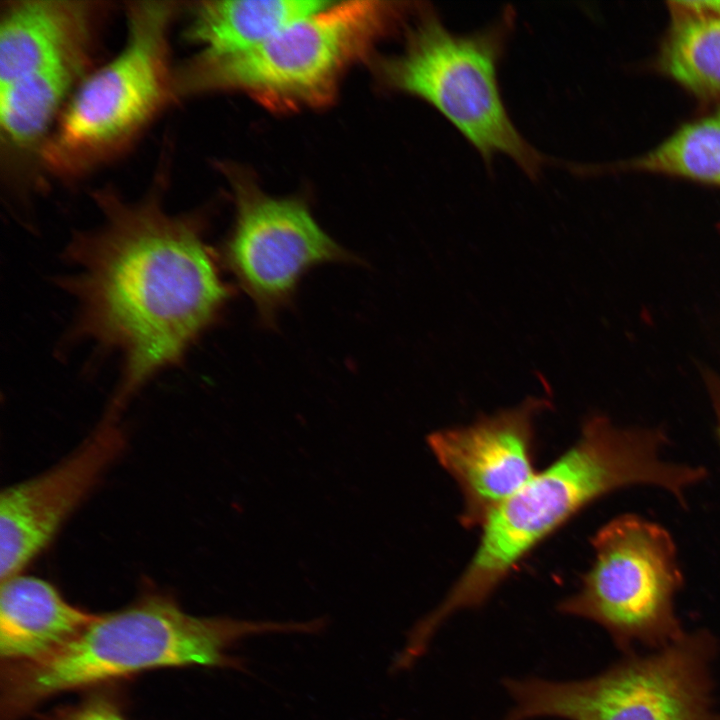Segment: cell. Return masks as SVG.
<instances>
[{"label": "cell", "mask_w": 720, "mask_h": 720, "mask_svg": "<svg viewBox=\"0 0 720 720\" xmlns=\"http://www.w3.org/2000/svg\"><path fill=\"white\" fill-rule=\"evenodd\" d=\"M117 416L106 414L70 456L0 495V576L23 569L51 542L124 448Z\"/></svg>", "instance_id": "obj_11"}, {"label": "cell", "mask_w": 720, "mask_h": 720, "mask_svg": "<svg viewBox=\"0 0 720 720\" xmlns=\"http://www.w3.org/2000/svg\"><path fill=\"white\" fill-rule=\"evenodd\" d=\"M97 615L69 604L48 581L22 573L1 580L0 653L17 664L40 660Z\"/></svg>", "instance_id": "obj_14"}, {"label": "cell", "mask_w": 720, "mask_h": 720, "mask_svg": "<svg viewBox=\"0 0 720 720\" xmlns=\"http://www.w3.org/2000/svg\"><path fill=\"white\" fill-rule=\"evenodd\" d=\"M706 383L715 413L716 435L720 444V379L710 375L706 377Z\"/></svg>", "instance_id": "obj_19"}, {"label": "cell", "mask_w": 720, "mask_h": 720, "mask_svg": "<svg viewBox=\"0 0 720 720\" xmlns=\"http://www.w3.org/2000/svg\"><path fill=\"white\" fill-rule=\"evenodd\" d=\"M330 1L229 0L200 1L190 8L185 35L198 54L231 56L251 50Z\"/></svg>", "instance_id": "obj_15"}, {"label": "cell", "mask_w": 720, "mask_h": 720, "mask_svg": "<svg viewBox=\"0 0 720 720\" xmlns=\"http://www.w3.org/2000/svg\"><path fill=\"white\" fill-rule=\"evenodd\" d=\"M108 3L9 0L0 15V84L74 61L92 62Z\"/></svg>", "instance_id": "obj_12"}, {"label": "cell", "mask_w": 720, "mask_h": 720, "mask_svg": "<svg viewBox=\"0 0 720 720\" xmlns=\"http://www.w3.org/2000/svg\"><path fill=\"white\" fill-rule=\"evenodd\" d=\"M668 438L655 428L586 420L576 443L503 502L482 525L478 548L443 601L413 628L429 645L453 614L483 604L538 544L593 501L633 485L659 487L685 505L707 475L701 466L664 459Z\"/></svg>", "instance_id": "obj_2"}, {"label": "cell", "mask_w": 720, "mask_h": 720, "mask_svg": "<svg viewBox=\"0 0 720 720\" xmlns=\"http://www.w3.org/2000/svg\"><path fill=\"white\" fill-rule=\"evenodd\" d=\"M102 223L65 250L62 287L78 305L76 331L119 352L122 377L109 410L159 371L179 364L232 296L199 220L168 213L158 193L130 202L96 191Z\"/></svg>", "instance_id": "obj_1"}, {"label": "cell", "mask_w": 720, "mask_h": 720, "mask_svg": "<svg viewBox=\"0 0 720 720\" xmlns=\"http://www.w3.org/2000/svg\"><path fill=\"white\" fill-rule=\"evenodd\" d=\"M704 634L682 635L654 654L630 657L585 680H509L505 720H716Z\"/></svg>", "instance_id": "obj_7"}, {"label": "cell", "mask_w": 720, "mask_h": 720, "mask_svg": "<svg viewBox=\"0 0 720 720\" xmlns=\"http://www.w3.org/2000/svg\"><path fill=\"white\" fill-rule=\"evenodd\" d=\"M664 45L663 70L687 89L720 96V16L677 10Z\"/></svg>", "instance_id": "obj_16"}, {"label": "cell", "mask_w": 720, "mask_h": 720, "mask_svg": "<svg viewBox=\"0 0 720 720\" xmlns=\"http://www.w3.org/2000/svg\"><path fill=\"white\" fill-rule=\"evenodd\" d=\"M631 165L720 185V109L685 124Z\"/></svg>", "instance_id": "obj_17"}, {"label": "cell", "mask_w": 720, "mask_h": 720, "mask_svg": "<svg viewBox=\"0 0 720 720\" xmlns=\"http://www.w3.org/2000/svg\"><path fill=\"white\" fill-rule=\"evenodd\" d=\"M513 10L485 29L459 35L431 7H419L403 51L381 63L385 82L442 114L490 164L512 159L531 179L547 160L518 131L502 99L498 67L514 25Z\"/></svg>", "instance_id": "obj_6"}, {"label": "cell", "mask_w": 720, "mask_h": 720, "mask_svg": "<svg viewBox=\"0 0 720 720\" xmlns=\"http://www.w3.org/2000/svg\"><path fill=\"white\" fill-rule=\"evenodd\" d=\"M67 720H124L111 705L95 703L85 706Z\"/></svg>", "instance_id": "obj_18"}, {"label": "cell", "mask_w": 720, "mask_h": 720, "mask_svg": "<svg viewBox=\"0 0 720 720\" xmlns=\"http://www.w3.org/2000/svg\"><path fill=\"white\" fill-rule=\"evenodd\" d=\"M236 215L219 259L267 326L295 296L303 276L327 263L359 259L332 239L301 200L236 185Z\"/></svg>", "instance_id": "obj_9"}, {"label": "cell", "mask_w": 720, "mask_h": 720, "mask_svg": "<svg viewBox=\"0 0 720 720\" xmlns=\"http://www.w3.org/2000/svg\"><path fill=\"white\" fill-rule=\"evenodd\" d=\"M550 407L544 397H529L513 408L427 437L438 463L461 491L460 521L464 527H482L535 475L534 421Z\"/></svg>", "instance_id": "obj_10"}, {"label": "cell", "mask_w": 720, "mask_h": 720, "mask_svg": "<svg viewBox=\"0 0 720 720\" xmlns=\"http://www.w3.org/2000/svg\"><path fill=\"white\" fill-rule=\"evenodd\" d=\"M296 622L198 617L162 595L97 615L48 656L18 664L7 685L9 709H24L52 695L149 669L230 667L243 662L227 650L247 636L297 633Z\"/></svg>", "instance_id": "obj_3"}, {"label": "cell", "mask_w": 720, "mask_h": 720, "mask_svg": "<svg viewBox=\"0 0 720 720\" xmlns=\"http://www.w3.org/2000/svg\"><path fill=\"white\" fill-rule=\"evenodd\" d=\"M405 12L400 3L331 2L246 52L192 56L175 68L176 98L241 91L275 110L321 106Z\"/></svg>", "instance_id": "obj_5"}, {"label": "cell", "mask_w": 720, "mask_h": 720, "mask_svg": "<svg viewBox=\"0 0 720 720\" xmlns=\"http://www.w3.org/2000/svg\"><path fill=\"white\" fill-rule=\"evenodd\" d=\"M75 61L0 84V138L7 172L38 166L41 151L74 90L92 70Z\"/></svg>", "instance_id": "obj_13"}, {"label": "cell", "mask_w": 720, "mask_h": 720, "mask_svg": "<svg viewBox=\"0 0 720 720\" xmlns=\"http://www.w3.org/2000/svg\"><path fill=\"white\" fill-rule=\"evenodd\" d=\"M183 6L125 3L121 50L74 90L41 151L39 169L69 181L88 174L126 151L176 99L170 34Z\"/></svg>", "instance_id": "obj_4"}, {"label": "cell", "mask_w": 720, "mask_h": 720, "mask_svg": "<svg viewBox=\"0 0 720 720\" xmlns=\"http://www.w3.org/2000/svg\"><path fill=\"white\" fill-rule=\"evenodd\" d=\"M591 545L594 561L561 612L598 623L621 644L663 647L683 635L674 611L683 577L664 527L623 514L602 526Z\"/></svg>", "instance_id": "obj_8"}]
</instances>
